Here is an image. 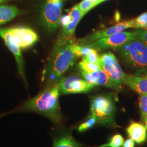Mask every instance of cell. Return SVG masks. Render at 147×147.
I'll use <instances>...</instances> for the list:
<instances>
[{"instance_id":"ffe728a7","label":"cell","mask_w":147,"mask_h":147,"mask_svg":"<svg viewBox=\"0 0 147 147\" xmlns=\"http://www.w3.org/2000/svg\"><path fill=\"white\" fill-rule=\"evenodd\" d=\"M124 138L119 135L117 134L111 138L110 142L97 147H121L124 144Z\"/></svg>"},{"instance_id":"4dcf8cb0","label":"cell","mask_w":147,"mask_h":147,"mask_svg":"<svg viewBox=\"0 0 147 147\" xmlns=\"http://www.w3.org/2000/svg\"><path fill=\"white\" fill-rule=\"evenodd\" d=\"M10 1V0H2L3 2H5V1Z\"/></svg>"},{"instance_id":"d6a6232c","label":"cell","mask_w":147,"mask_h":147,"mask_svg":"<svg viewBox=\"0 0 147 147\" xmlns=\"http://www.w3.org/2000/svg\"><path fill=\"white\" fill-rule=\"evenodd\" d=\"M62 1H63V0H62Z\"/></svg>"},{"instance_id":"277c9868","label":"cell","mask_w":147,"mask_h":147,"mask_svg":"<svg viewBox=\"0 0 147 147\" xmlns=\"http://www.w3.org/2000/svg\"><path fill=\"white\" fill-rule=\"evenodd\" d=\"M121 57L132 67L147 69V47L140 40L134 38L118 49Z\"/></svg>"},{"instance_id":"ac0fdd59","label":"cell","mask_w":147,"mask_h":147,"mask_svg":"<svg viewBox=\"0 0 147 147\" xmlns=\"http://www.w3.org/2000/svg\"><path fill=\"white\" fill-rule=\"evenodd\" d=\"M79 67L81 71L87 73H91L92 72L101 69V67L99 64L86 62L82 61L79 63Z\"/></svg>"},{"instance_id":"5bb4252c","label":"cell","mask_w":147,"mask_h":147,"mask_svg":"<svg viewBox=\"0 0 147 147\" xmlns=\"http://www.w3.org/2000/svg\"><path fill=\"white\" fill-rule=\"evenodd\" d=\"M126 131L130 138L138 144H141L147 140V128L143 124L131 121Z\"/></svg>"},{"instance_id":"cb8c5ba5","label":"cell","mask_w":147,"mask_h":147,"mask_svg":"<svg viewBox=\"0 0 147 147\" xmlns=\"http://www.w3.org/2000/svg\"><path fill=\"white\" fill-rule=\"evenodd\" d=\"M135 20V28L146 29L147 26V12L137 17Z\"/></svg>"},{"instance_id":"9c48e42d","label":"cell","mask_w":147,"mask_h":147,"mask_svg":"<svg viewBox=\"0 0 147 147\" xmlns=\"http://www.w3.org/2000/svg\"><path fill=\"white\" fill-rule=\"evenodd\" d=\"M70 16V21L67 25L62 26V32L58 38L55 48L59 47L64 44L73 42V37L75 30L79 21L84 16V14L79 10L77 5H75L68 13Z\"/></svg>"},{"instance_id":"6da1fadb","label":"cell","mask_w":147,"mask_h":147,"mask_svg":"<svg viewBox=\"0 0 147 147\" xmlns=\"http://www.w3.org/2000/svg\"><path fill=\"white\" fill-rule=\"evenodd\" d=\"M59 94L58 83H50L37 96L27 100L21 109L39 113L55 124L61 125L63 119L59 104Z\"/></svg>"},{"instance_id":"4fadbf2b","label":"cell","mask_w":147,"mask_h":147,"mask_svg":"<svg viewBox=\"0 0 147 147\" xmlns=\"http://www.w3.org/2000/svg\"><path fill=\"white\" fill-rule=\"evenodd\" d=\"M80 73L86 81L94 86H100L116 90H120L121 88L115 83L102 69L91 73H87L82 71H80Z\"/></svg>"},{"instance_id":"83f0119b","label":"cell","mask_w":147,"mask_h":147,"mask_svg":"<svg viewBox=\"0 0 147 147\" xmlns=\"http://www.w3.org/2000/svg\"><path fill=\"white\" fill-rule=\"evenodd\" d=\"M144 123H145V126L147 128V115L146 116V119H145V122H144Z\"/></svg>"},{"instance_id":"ba28073f","label":"cell","mask_w":147,"mask_h":147,"mask_svg":"<svg viewBox=\"0 0 147 147\" xmlns=\"http://www.w3.org/2000/svg\"><path fill=\"white\" fill-rule=\"evenodd\" d=\"M58 84L59 92L63 94L87 93L95 86L85 80L74 75L62 78Z\"/></svg>"},{"instance_id":"7c38bea8","label":"cell","mask_w":147,"mask_h":147,"mask_svg":"<svg viewBox=\"0 0 147 147\" xmlns=\"http://www.w3.org/2000/svg\"><path fill=\"white\" fill-rule=\"evenodd\" d=\"M14 37L16 42L20 49H26L31 47L38 40L37 33L30 28L16 27L7 28Z\"/></svg>"},{"instance_id":"9a60e30c","label":"cell","mask_w":147,"mask_h":147,"mask_svg":"<svg viewBox=\"0 0 147 147\" xmlns=\"http://www.w3.org/2000/svg\"><path fill=\"white\" fill-rule=\"evenodd\" d=\"M123 83L139 94L147 93V79L143 76L125 74Z\"/></svg>"},{"instance_id":"8fae6325","label":"cell","mask_w":147,"mask_h":147,"mask_svg":"<svg viewBox=\"0 0 147 147\" xmlns=\"http://www.w3.org/2000/svg\"><path fill=\"white\" fill-rule=\"evenodd\" d=\"M0 37L3 39L5 44L16 58L19 72L21 78L25 80L24 63L21 49L18 46L14 37L8 31L7 28H0Z\"/></svg>"},{"instance_id":"7a4b0ae2","label":"cell","mask_w":147,"mask_h":147,"mask_svg":"<svg viewBox=\"0 0 147 147\" xmlns=\"http://www.w3.org/2000/svg\"><path fill=\"white\" fill-rule=\"evenodd\" d=\"M75 43L70 42L55 48L47 71L50 83H58L63 74L73 65L78 57L74 50Z\"/></svg>"},{"instance_id":"f546056e","label":"cell","mask_w":147,"mask_h":147,"mask_svg":"<svg viewBox=\"0 0 147 147\" xmlns=\"http://www.w3.org/2000/svg\"><path fill=\"white\" fill-rule=\"evenodd\" d=\"M105 1H106V0H100V3H101V2H102Z\"/></svg>"},{"instance_id":"7402d4cb","label":"cell","mask_w":147,"mask_h":147,"mask_svg":"<svg viewBox=\"0 0 147 147\" xmlns=\"http://www.w3.org/2000/svg\"><path fill=\"white\" fill-rule=\"evenodd\" d=\"M82 61L100 65V56L97 51L94 49L91 53L82 57Z\"/></svg>"},{"instance_id":"44dd1931","label":"cell","mask_w":147,"mask_h":147,"mask_svg":"<svg viewBox=\"0 0 147 147\" xmlns=\"http://www.w3.org/2000/svg\"><path fill=\"white\" fill-rule=\"evenodd\" d=\"M97 124L96 119L94 116L92 115H90L86 121L81 124L78 127V131L79 132H84L90 129L92 127L94 126Z\"/></svg>"},{"instance_id":"d4e9b609","label":"cell","mask_w":147,"mask_h":147,"mask_svg":"<svg viewBox=\"0 0 147 147\" xmlns=\"http://www.w3.org/2000/svg\"><path fill=\"white\" fill-rule=\"evenodd\" d=\"M135 38L142 41L147 47V30L144 29H138L135 32Z\"/></svg>"},{"instance_id":"e0dca14e","label":"cell","mask_w":147,"mask_h":147,"mask_svg":"<svg viewBox=\"0 0 147 147\" xmlns=\"http://www.w3.org/2000/svg\"><path fill=\"white\" fill-rule=\"evenodd\" d=\"M19 13V9L14 5H0V25L14 19Z\"/></svg>"},{"instance_id":"4316f807","label":"cell","mask_w":147,"mask_h":147,"mask_svg":"<svg viewBox=\"0 0 147 147\" xmlns=\"http://www.w3.org/2000/svg\"><path fill=\"white\" fill-rule=\"evenodd\" d=\"M92 2L93 3L94 7L96 6L97 5H98L100 3V0H91Z\"/></svg>"},{"instance_id":"5b68a950","label":"cell","mask_w":147,"mask_h":147,"mask_svg":"<svg viewBox=\"0 0 147 147\" xmlns=\"http://www.w3.org/2000/svg\"><path fill=\"white\" fill-rule=\"evenodd\" d=\"M63 9L62 0H46L40 13V20L49 32L56 31L60 24Z\"/></svg>"},{"instance_id":"3957f363","label":"cell","mask_w":147,"mask_h":147,"mask_svg":"<svg viewBox=\"0 0 147 147\" xmlns=\"http://www.w3.org/2000/svg\"><path fill=\"white\" fill-rule=\"evenodd\" d=\"M116 106L112 98L108 95L94 96L90 102V114L95 117L97 124L117 127L115 120Z\"/></svg>"},{"instance_id":"52a82bcc","label":"cell","mask_w":147,"mask_h":147,"mask_svg":"<svg viewBox=\"0 0 147 147\" xmlns=\"http://www.w3.org/2000/svg\"><path fill=\"white\" fill-rule=\"evenodd\" d=\"M101 69L111 80L119 86L123 83L125 74L124 73L114 54L111 52L104 53L100 56Z\"/></svg>"},{"instance_id":"1f68e13d","label":"cell","mask_w":147,"mask_h":147,"mask_svg":"<svg viewBox=\"0 0 147 147\" xmlns=\"http://www.w3.org/2000/svg\"><path fill=\"white\" fill-rule=\"evenodd\" d=\"M2 2H3L2 0H0V3H2Z\"/></svg>"},{"instance_id":"f1b7e54d","label":"cell","mask_w":147,"mask_h":147,"mask_svg":"<svg viewBox=\"0 0 147 147\" xmlns=\"http://www.w3.org/2000/svg\"><path fill=\"white\" fill-rule=\"evenodd\" d=\"M143 77H144V78H147V71H146V73H145Z\"/></svg>"},{"instance_id":"d6986e66","label":"cell","mask_w":147,"mask_h":147,"mask_svg":"<svg viewBox=\"0 0 147 147\" xmlns=\"http://www.w3.org/2000/svg\"><path fill=\"white\" fill-rule=\"evenodd\" d=\"M139 107L141 112V121L143 123H144L147 115V93L140 95L139 98Z\"/></svg>"},{"instance_id":"8992f818","label":"cell","mask_w":147,"mask_h":147,"mask_svg":"<svg viewBox=\"0 0 147 147\" xmlns=\"http://www.w3.org/2000/svg\"><path fill=\"white\" fill-rule=\"evenodd\" d=\"M134 38H135V36L134 33L121 32L110 36L98 39L87 45L96 51L110 49H118Z\"/></svg>"},{"instance_id":"603a6c76","label":"cell","mask_w":147,"mask_h":147,"mask_svg":"<svg viewBox=\"0 0 147 147\" xmlns=\"http://www.w3.org/2000/svg\"><path fill=\"white\" fill-rule=\"evenodd\" d=\"M77 6L79 10L82 12L84 15L95 7L91 0H82L80 3L77 5Z\"/></svg>"},{"instance_id":"30bf717a","label":"cell","mask_w":147,"mask_h":147,"mask_svg":"<svg viewBox=\"0 0 147 147\" xmlns=\"http://www.w3.org/2000/svg\"><path fill=\"white\" fill-rule=\"evenodd\" d=\"M135 27V20H128L123 21L117 24L116 25L109 27L104 30L95 32L89 34V36L84 37L82 39H79L78 43L81 45H87L91 42H95L98 39L103 38L109 37L116 33L123 32L128 28Z\"/></svg>"},{"instance_id":"2e32d148","label":"cell","mask_w":147,"mask_h":147,"mask_svg":"<svg viewBox=\"0 0 147 147\" xmlns=\"http://www.w3.org/2000/svg\"><path fill=\"white\" fill-rule=\"evenodd\" d=\"M53 147H83L68 132H64L54 138Z\"/></svg>"},{"instance_id":"484cf974","label":"cell","mask_w":147,"mask_h":147,"mask_svg":"<svg viewBox=\"0 0 147 147\" xmlns=\"http://www.w3.org/2000/svg\"><path fill=\"white\" fill-rule=\"evenodd\" d=\"M123 147H135V143L134 141L131 139H127L125 141V142H124V144L123 145Z\"/></svg>"}]
</instances>
